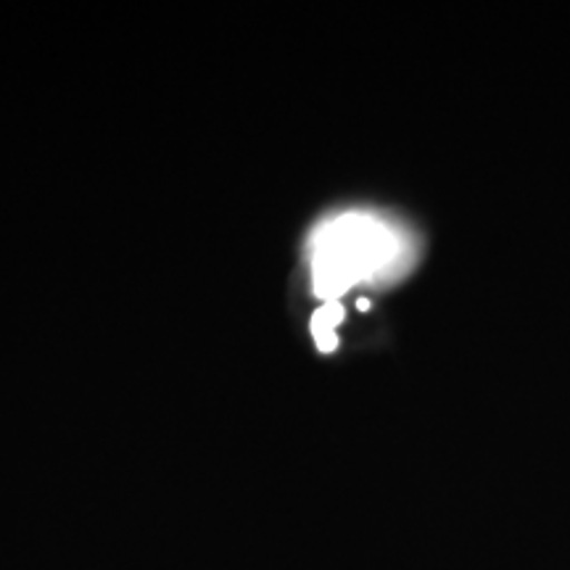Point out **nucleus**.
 I'll return each mask as SVG.
<instances>
[{"label":"nucleus","instance_id":"obj_2","mask_svg":"<svg viewBox=\"0 0 570 570\" xmlns=\"http://www.w3.org/2000/svg\"><path fill=\"white\" fill-rule=\"evenodd\" d=\"M341 317H344V309H341L338 302H327L323 309H317L315 317H312V336H315L317 346L323 348V352H333V348H336V325L341 323Z\"/></svg>","mask_w":570,"mask_h":570},{"label":"nucleus","instance_id":"obj_1","mask_svg":"<svg viewBox=\"0 0 570 570\" xmlns=\"http://www.w3.org/2000/svg\"><path fill=\"white\" fill-rule=\"evenodd\" d=\"M404 240L394 227L370 214H344L317 233L312 248L315 294L336 298L352 285L391 269L402 256Z\"/></svg>","mask_w":570,"mask_h":570}]
</instances>
